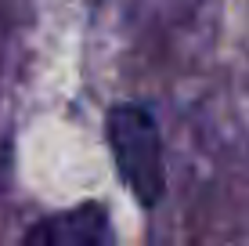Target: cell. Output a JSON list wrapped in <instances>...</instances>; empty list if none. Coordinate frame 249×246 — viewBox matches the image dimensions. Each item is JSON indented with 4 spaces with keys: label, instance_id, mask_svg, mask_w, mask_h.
<instances>
[{
    "label": "cell",
    "instance_id": "1",
    "mask_svg": "<svg viewBox=\"0 0 249 246\" xmlns=\"http://www.w3.org/2000/svg\"><path fill=\"white\" fill-rule=\"evenodd\" d=\"M105 138L116 159V174L144 210L166 196V159L156 116L137 101H119L105 113Z\"/></svg>",
    "mask_w": 249,
    "mask_h": 246
},
{
    "label": "cell",
    "instance_id": "2",
    "mask_svg": "<svg viewBox=\"0 0 249 246\" xmlns=\"http://www.w3.org/2000/svg\"><path fill=\"white\" fill-rule=\"evenodd\" d=\"M22 243L36 246H105L116 243V228L101 203H80L62 214H47L44 221L29 225Z\"/></svg>",
    "mask_w": 249,
    "mask_h": 246
}]
</instances>
